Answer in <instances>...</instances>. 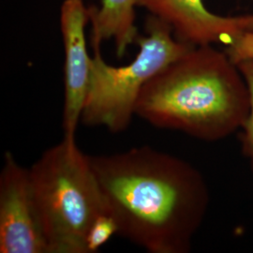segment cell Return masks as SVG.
<instances>
[{"label":"cell","instance_id":"obj_1","mask_svg":"<svg viewBox=\"0 0 253 253\" xmlns=\"http://www.w3.org/2000/svg\"><path fill=\"white\" fill-rule=\"evenodd\" d=\"M90 161L118 235L150 253L190 252L209 205L195 167L147 145Z\"/></svg>","mask_w":253,"mask_h":253},{"label":"cell","instance_id":"obj_2","mask_svg":"<svg viewBox=\"0 0 253 253\" xmlns=\"http://www.w3.org/2000/svg\"><path fill=\"white\" fill-rule=\"evenodd\" d=\"M250 112L242 73L226 53L197 46L170 64L141 92L135 116L152 126L214 142L240 129Z\"/></svg>","mask_w":253,"mask_h":253},{"label":"cell","instance_id":"obj_3","mask_svg":"<svg viewBox=\"0 0 253 253\" xmlns=\"http://www.w3.org/2000/svg\"><path fill=\"white\" fill-rule=\"evenodd\" d=\"M29 171L49 253H87L89 229L106 212L90 156L64 137Z\"/></svg>","mask_w":253,"mask_h":253},{"label":"cell","instance_id":"obj_4","mask_svg":"<svg viewBox=\"0 0 253 253\" xmlns=\"http://www.w3.org/2000/svg\"><path fill=\"white\" fill-rule=\"evenodd\" d=\"M146 35L139 36L134 60L115 67L105 62L100 49L91 56L90 76L81 121L104 126L118 133L129 126L136 103L145 84L195 46L178 41L169 25L151 15L145 22Z\"/></svg>","mask_w":253,"mask_h":253},{"label":"cell","instance_id":"obj_5","mask_svg":"<svg viewBox=\"0 0 253 253\" xmlns=\"http://www.w3.org/2000/svg\"><path fill=\"white\" fill-rule=\"evenodd\" d=\"M0 253H49L30 171L10 152L0 172Z\"/></svg>","mask_w":253,"mask_h":253},{"label":"cell","instance_id":"obj_6","mask_svg":"<svg viewBox=\"0 0 253 253\" xmlns=\"http://www.w3.org/2000/svg\"><path fill=\"white\" fill-rule=\"evenodd\" d=\"M89 22L88 8L83 0H65L60 9V29L65 51L64 137L75 138L90 76L84 28Z\"/></svg>","mask_w":253,"mask_h":253},{"label":"cell","instance_id":"obj_7","mask_svg":"<svg viewBox=\"0 0 253 253\" xmlns=\"http://www.w3.org/2000/svg\"><path fill=\"white\" fill-rule=\"evenodd\" d=\"M137 6L147 9L172 29L174 37L191 46L231 44L244 32L238 17H222L211 13L203 0H137Z\"/></svg>","mask_w":253,"mask_h":253},{"label":"cell","instance_id":"obj_8","mask_svg":"<svg viewBox=\"0 0 253 253\" xmlns=\"http://www.w3.org/2000/svg\"><path fill=\"white\" fill-rule=\"evenodd\" d=\"M137 0H101L100 6L89 7L91 45L100 49L103 42L113 40L118 57L124 56L128 46L138 39L135 26Z\"/></svg>","mask_w":253,"mask_h":253},{"label":"cell","instance_id":"obj_9","mask_svg":"<svg viewBox=\"0 0 253 253\" xmlns=\"http://www.w3.org/2000/svg\"><path fill=\"white\" fill-rule=\"evenodd\" d=\"M247 83L250 93V112L241 126L240 142L242 152L253 170V59L236 64Z\"/></svg>","mask_w":253,"mask_h":253},{"label":"cell","instance_id":"obj_10","mask_svg":"<svg viewBox=\"0 0 253 253\" xmlns=\"http://www.w3.org/2000/svg\"><path fill=\"white\" fill-rule=\"evenodd\" d=\"M116 235H118V227L114 217L107 212L101 214L93 222L87 234V253H97Z\"/></svg>","mask_w":253,"mask_h":253},{"label":"cell","instance_id":"obj_11","mask_svg":"<svg viewBox=\"0 0 253 253\" xmlns=\"http://www.w3.org/2000/svg\"><path fill=\"white\" fill-rule=\"evenodd\" d=\"M225 53L235 64L253 59V32H245L227 45Z\"/></svg>","mask_w":253,"mask_h":253},{"label":"cell","instance_id":"obj_12","mask_svg":"<svg viewBox=\"0 0 253 253\" xmlns=\"http://www.w3.org/2000/svg\"><path fill=\"white\" fill-rule=\"evenodd\" d=\"M240 27L243 32H253V15L239 16Z\"/></svg>","mask_w":253,"mask_h":253}]
</instances>
